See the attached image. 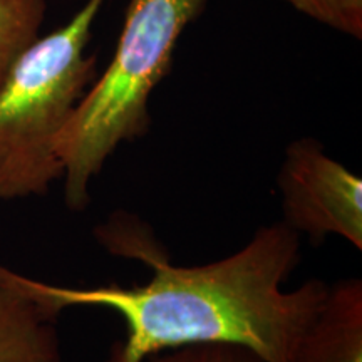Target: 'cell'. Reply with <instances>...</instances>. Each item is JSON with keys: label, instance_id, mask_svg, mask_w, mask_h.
Returning a JSON list of instances; mask_svg holds the SVG:
<instances>
[{"label": "cell", "instance_id": "obj_1", "mask_svg": "<svg viewBox=\"0 0 362 362\" xmlns=\"http://www.w3.org/2000/svg\"><path fill=\"white\" fill-rule=\"evenodd\" d=\"M107 245L144 260L148 282L123 287H64L39 282L2 265L13 285L57 314L69 307H101L124 320L126 336L107 362H144L160 352L203 344H232L262 362H292L298 342L327 296L322 280L285 291L300 262V235L284 221L262 226L240 250L203 265H175L141 240L110 228Z\"/></svg>", "mask_w": 362, "mask_h": 362}, {"label": "cell", "instance_id": "obj_2", "mask_svg": "<svg viewBox=\"0 0 362 362\" xmlns=\"http://www.w3.org/2000/svg\"><path fill=\"white\" fill-rule=\"evenodd\" d=\"M208 0H129L119 39L106 66L54 143L72 211L90 203V183L124 143L151 126L149 98L173 64L181 35Z\"/></svg>", "mask_w": 362, "mask_h": 362}, {"label": "cell", "instance_id": "obj_3", "mask_svg": "<svg viewBox=\"0 0 362 362\" xmlns=\"http://www.w3.org/2000/svg\"><path fill=\"white\" fill-rule=\"evenodd\" d=\"M106 2L86 0L39 35L0 83V202L40 197L64 176L54 143L99 74L88 45Z\"/></svg>", "mask_w": 362, "mask_h": 362}, {"label": "cell", "instance_id": "obj_4", "mask_svg": "<svg viewBox=\"0 0 362 362\" xmlns=\"http://www.w3.org/2000/svg\"><path fill=\"white\" fill-rule=\"evenodd\" d=\"M277 185L284 223L319 247L330 235L362 250V180L314 138L288 144Z\"/></svg>", "mask_w": 362, "mask_h": 362}, {"label": "cell", "instance_id": "obj_5", "mask_svg": "<svg viewBox=\"0 0 362 362\" xmlns=\"http://www.w3.org/2000/svg\"><path fill=\"white\" fill-rule=\"evenodd\" d=\"M292 362H362V282L329 285Z\"/></svg>", "mask_w": 362, "mask_h": 362}, {"label": "cell", "instance_id": "obj_6", "mask_svg": "<svg viewBox=\"0 0 362 362\" xmlns=\"http://www.w3.org/2000/svg\"><path fill=\"white\" fill-rule=\"evenodd\" d=\"M57 317L13 285L0 265V362H64Z\"/></svg>", "mask_w": 362, "mask_h": 362}, {"label": "cell", "instance_id": "obj_7", "mask_svg": "<svg viewBox=\"0 0 362 362\" xmlns=\"http://www.w3.org/2000/svg\"><path fill=\"white\" fill-rule=\"evenodd\" d=\"M47 0H0V83L17 57L40 35Z\"/></svg>", "mask_w": 362, "mask_h": 362}, {"label": "cell", "instance_id": "obj_8", "mask_svg": "<svg viewBox=\"0 0 362 362\" xmlns=\"http://www.w3.org/2000/svg\"><path fill=\"white\" fill-rule=\"evenodd\" d=\"M302 16L344 35L362 39V0H282Z\"/></svg>", "mask_w": 362, "mask_h": 362}, {"label": "cell", "instance_id": "obj_9", "mask_svg": "<svg viewBox=\"0 0 362 362\" xmlns=\"http://www.w3.org/2000/svg\"><path fill=\"white\" fill-rule=\"evenodd\" d=\"M144 362H262L252 351L232 344H203L160 352Z\"/></svg>", "mask_w": 362, "mask_h": 362}]
</instances>
